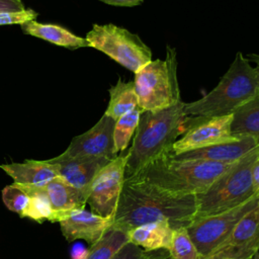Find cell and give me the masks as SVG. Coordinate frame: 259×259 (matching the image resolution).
Segmentation results:
<instances>
[{
    "mask_svg": "<svg viewBox=\"0 0 259 259\" xmlns=\"http://www.w3.org/2000/svg\"><path fill=\"white\" fill-rule=\"evenodd\" d=\"M125 165L126 150L119 153L96 174L87 198L92 212L113 219L125 180Z\"/></svg>",
    "mask_w": 259,
    "mask_h": 259,
    "instance_id": "cell-9",
    "label": "cell"
},
{
    "mask_svg": "<svg viewBox=\"0 0 259 259\" xmlns=\"http://www.w3.org/2000/svg\"><path fill=\"white\" fill-rule=\"evenodd\" d=\"M252 184L255 193L259 194V155L252 168Z\"/></svg>",
    "mask_w": 259,
    "mask_h": 259,
    "instance_id": "cell-31",
    "label": "cell"
},
{
    "mask_svg": "<svg viewBox=\"0 0 259 259\" xmlns=\"http://www.w3.org/2000/svg\"><path fill=\"white\" fill-rule=\"evenodd\" d=\"M252 259H259V252L258 253H256L254 256H253V258Z\"/></svg>",
    "mask_w": 259,
    "mask_h": 259,
    "instance_id": "cell-33",
    "label": "cell"
},
{
    "mask_svg": "<svg viewBox=\"0 0 259 259\" xmlns=\"http://www.w3.org/2000/svg\"><path fill=\"white\" fill-rule=\"evenodd\" d=\"M113 219L104 218L85 208L73 209L60 222L63 236L68 242L84 240L90 246L96 243L111 227Z\"/></svg>",
    "mask_w": 259,
    "mask_h": 259,
    "instance_id": "cell-13",
    "label": "cell"
},
{
    "mask_svg": "<svg viewBox=\"0 0 259 259\" xmlns=\"http://www.w3.org/2000/svg\"><path fill=\"white\" fill-rule=\"evenodd\" d=\"M258 209H259V204H258Z\"/></svg>",
    "mask_w": 259,
    "mask_h": 259,
    "instance_id": "cell-34",
    "label": "cell"
},
{
    "mask_svg": "<svg viewBox=\"0 0 259 259\" xmlns=\"http://www.w3.org/2000/svg\"><path fill=\"white\" fill-rule=\"evenodd\" d=\"M259 155V146L236 162L204 192L195 195L196 211L193 220L233 208L255 194L252 168Z\"/></svg>",
    "mask_w": 259,
    "mask_h": 259,
    "instance_id": "cell-5",
    "label": "cell"
},
{
    "mask_svg": "<svg viewBox=\"0 0 259 259\" xmlns=\"http://www.w3.org/2000/svg\"><path fill=\"white\" fill-rule=\"evenodd\" d=\"M258 94L254 67L238 52L219 84L200 99L184 103L183 111L186 115L202 118L229 115Z\"/></svg>",
    "mask_w": 259,
    "mask_h": 259,
    "instance_id": "cell-4",
    "label": "cell"
},
{
    "mask_svg": "<svg viewBox=\"0 0 259 259\" xmlns=\"http://www.w3.org/2000/svg\"><path fill=\"white\" fill-rule=\"evenodd\" d=\"M128 242V232L111 226L96 243L90 246L85 259H112Z\"/></svg>",
    "mask_w": 259,
    "mask_h": 259,
    "instance_id": "cell-22",
    "label": "cell"
},
{
    "mask_svg": "<svg viewBox=\"0 0 259 259\" xmlns=\"http://www.w3.org/2000/svg\"><path fill=\"white\" fill-rule=\"evenodd\" d=\"M251 58L256 63V66L254 67V70H255V73H256V79H257V83H258V86H259V56L258 55H251Z\"/></svg>",
    "mask_w": 259,
    "mask_h": 259,
    "instance_id": "cell-32",
    "label": "cell"
},
{
    "mask_svg": "<svg viewBox=\"0 0 259 259\" xmlns=\"http://www.w3.org/2000/svg\"><path fill=\"white\" fill-rule=\"evenodd\" d=\"M195 211V195L172 194L128 177L123 182L111 226L130 232L145 224L166 221L178 230L193 221Z\"/></svg>",
    "mask_w": 259,
    "mask_h": 259,
    "instance_id": "cell-1",
    "label": "cell"
},
{
    "mask_svg": "<svg viewBox=\"0 0 259 259\" xmlns=\"http://www.w3.org/2000/svg\"><path fill=\"white\" fill-rule=\"evenodd\" d=\"M232 120L233 114L210 118L196 117L194 123L183 134L182 138L174 142L169 153L177 155L240 139L241 137L232 134Z\"/></svg>",
    "mask_w": 259,
    "mask_h": 259,
    "instance_id": "cell-10",
    "label": "cell"
},
{
    "mask_svg": "<svg viewBox=\"0 0 259 259\" xmlns=\"http://www.w3.org/2000/svg\"><path fill=\"white\" fill-rule=\"evenodd\" d=\"M21 0H0V12H12L24 10Z\"/></svg>",
    "mask_w": 259,
    "mask_h": 259,
    "instance_id": "cell-29",
    "label": "cell"
},
{
    "mask_svg": "<svg viewBox=\"0 0 259 259\" xmlns=\"http://www.w3.org/2000/svg\"><path fill=\"white\" fill-rule=\"evenodd\" d=\"M16 184L38 185L59 176L57 166L54 163L36 160H26L22 163L0 165Z\"/></svg>",
    "mask_w": 259,
    "mask_h": 259,
    "instance_id": "cell-17",
    "label": "cell"
},
{
    "mask_svg": "<svg viewBox=\"0 0 259 259\" xmlns=\"http://www.w3.org/2000/svg\"><path fill=\"white\" fill-rule=\"evenodd\" d=\"M234 164L177 160L166 153L131 177L148 182L172 194L197 195L204 192Z\"/></svg>",
    "mask_w": 259,
    "mask_h": 259,
    "instance_id": "cell-3",
    "label": "cell"
},
{
    "mask_svg": "<svg viewBox=\"0 0 259 259\" xmlns=\"http://www.w3.org/2000/svg\"><path fill=\"white\" fill-rule=\"evenodd\" d=\"M17 185L29 195V202L21 214V218H27L37 223H42L45 221L53 223L57 222L56 213L50 201L42 193L35 190L31 185Z\"/></svg>",
    "mask_w": 259,
    "mask_h": 259,
    "instance_id": "cell-23",
    "label": "cell"
},
{
    "mask_svg": "<svg viewBox=\"0 0 259 259\" xmlns=\"http://www.w3.org/2000/svg\"><path fill=\"white\" fill-rule=\"evenodd\" d=\"M31 186L48 198L59 223L65 220L71 210L84 208L87 203L88 196L60 176L46 183Z\"/></svg>",
    "mask_w": 259,
    "mask_h": 259,
    "instance_id": "cell-15",
    "label": "cell"
},
{
    "mask_svg": "<svg viewBox=\"0 0 259 259\" xmlns=\"http://www.w3.org/2000/svg\"><path fill=\"white\" fill-rule=\"evenodd\" d=\"M166 259H199L197 249L188 236L186 228L174 231Z\"/></svg>",
    "mask_w": 259,
    "mask_h": 259,
    "instance_id": "cell-25",
    "label": "cell"
},
{
    "mask_svg": "<svg viewBox=\"0 0 259 259\" xmlns=\"http://www.w3.org/2000/svg\"><path fill=\"white\" fill-rule=\"evenodd\" d=\"M259 250L258 206L247 213L230 235L200 259H252Z\"/></svg>",
    "mask_w": 259,
    "mask_h": 259,
    "instance_id": "cell-11",
    "label": "cell"
},
{
    "mask_svg": "<svg viewBox=\"0 0 259 259\" xmlns=\"http://www.w3.org/2000/svg\"><path fill=\"white\" fill-rule=\"evenodd\" d=\"M48 161L57 166L60 177L88 196L96 174L111 160L102 158L59 159L55 157Z\"/></svg>",
    "mask_w": 259,
    "mask_h": 259,
    "instance_id": "cell-16",
    "label": "cell"
},
{
    "mask_svg": "<svg viewBox=\"0 0 259 259\" xmlns=\"http://www.w3.org/2000/svg\"><path fill=\"white\" fill-rule=\"evenodd\" d=\"M141 112L142 110L139 107H137L124 113L115 120L113 131V142L114 152L117 155L126 150L128 143L131 142L138 127Z\"/></svg>",
    "mask_w": 259,
    "mask_h": 259,
    "instance_id": "cell-24",
    "label": "cell"
},
{
    "mask_svg": "<svg viewBox=\"0 0 259 259\" xmlns=\"http://www.w3.org/2000/svg\"><path fill=\"white\" fill-rule=\"evenodd\" d=\"M115 120L105 114L87 132L72 139L69 147L59 155V159L102 158L114 159L113 131Z\"/></svg>",
    "mask_w": 259,
    "mask_h": 259,
    "instance_id": "cell-12",
    "label": "cell"
},
{
    "mask_svg": "<svg viewBox=\"0 0 259 259\" xmlns=\"http://www.w3.org/2000/svg\"><path fill=\"white\" fill-rule=\"evenodd\" d=\"M181 100L162 110L142 111L132 147L126 150L125 178L138 173L143 167L169 153L178 136L184 134L195 121L186 115Z\"/></svg>",
    "mask_w": 259,
    "mask_h": 259,
    "instance_id": "cell-2",
    "label": "cell"
},
{
    "mask_svg": "<svg viewBox=\"0 0 259 259\" xmlns=\"http://www.w3.org/2000/svg\"><path fill=\"white\" fill-rule=\"evenodd\" d=\"M259 146L258 142L249 136L238 140L196 149L177 155L170 154L177 160H201L221 164H234Z\"/></svg>",
    "mask_w": 259,
    "mask_h": 259,
    "instance_id": "cell-14",
    "label": "cell"
},
{
    "mask_svg": "<svg viewBox=\"0 0 259 259\" xmlns=\"http://www.w3.org/2000/svg\"><path fill=\"white\" fill-rule=\"evenodd\" d=\"M174 229L166 221H158L134 228L128 232L130 242L147 250H169Z\"/></svg>",
    "mask_w": 259,
    "mask_h": 259,
    "instance_id": "cell-18",
    "label": "cell"
},
{
    "mask_svg": "<svg viewBox=\"0 0 259 259\" xmlns=\"http://www.w3.org/2000/svg\"><path fill=\"white\" fill-rule=\"evenodd\" d=\"M259 204V194L255 193L243 203L212 215L193 220L186 231L195 245L199 259L220 245L239 222Z\"/></svg>",
    "mask_w": 259,
    "mask_h": 259,
    "instance_id": "cell-8",
    "label": "cell"
},
{
    "mask_svg": "<svg viewBox=\"0 0 259 259\" xmlns=\"http://www.w3.org/2000/svg\"><path fill=\"white\" fill-rule=\"evenodd\" d=\"M167 256V250L147 251L132 242H128L112 259H166Z\"/></svg>",
    "mask_w": 259,
    "mask_h": 259,
    "instance_id": "cell-27",
    "label": "cell"
},
{
    "mask_svg": "<svg viewBox=\"0 0 259 259\" xmlns=\"http://www.w3.org/2000/svg\"><path fill=\"white\" fill-rule=\"evenodd\" d=\"M85 38L89 47L104 53L133 73L152 61L151 49L138 34L112 23L93 24Z\"/></svg>",
    "mask_w": 259,
    "mask_h": 259,
    "instance_id": "cell-7",
    "label": "cell"
},
{
    "mask_svg": "<svg viewBox=\"0 0 259 259\" xmlns=\"http://www.w3.org/2000/svg\"><path fill=\"white\" fill-rule=\"evenodd\" d=\"M105 4L118 7H134L142 4L144 0H99Z\"/></svg>",
    "mask_w": 259,
    "mask_h": 259,
    "instance_id": "cell-30",
    "label": "cell"
},
{
    "mask_svg": "<svg viewBox=\"0 0 259 259\" xmlns=\"http://www.w3.org/2000/svg\"><path fill=\"white\" fill-rule=\"evenodd\" d=\"M231 131L236 137H252L259 144V94L233 113Z\"/></svg>",
    "mask_w": 259,
    "mask_h": 259,
    "instance_id": "cell-21",
    "label": "cell"
},
{
    "mask_svg": "<svg viewBox=\"0 0 259 259\" xmlns=\"http://www.w3.org/2000/svg\"><path fill=\"white\" fill-rule=\"evenodd\" d=\"M2 199L9 210L18 213L21 217L29 202V195L16 183H13L3 188Z\"/></svg>",
    "mask_w": 259,
    "mask_h": 259,
    "instance_id": "cell-26",
    "label": "cell"
},
{
    "mask_svg": "<svg viewBox=\"0 0 259 259\" xmlns=\"http://www.w3.org/2000/svg\"><path fill=\"white\" fill-rule=\"evenodd\" d=\"M138 105L142 111L168 108L180 99L175 48L166 47L165 60L157 59L135 73Z\"/></svg>",
    "mask_w": 259,
    "mask_h": 259,
    "instance_id": "cell-6",
    "label": "cell"
},
{
    "mask_svg": "<svg viewBox=\"0 0 259 259\" xmlns=\"http://www.w3.org/2000/svg\"><path fill=\"white\" fill-rule=\"evenodd\" d=\"M108 92L109 102L104 114L114 120L124 113L139 107L134 81L124 82L121 78H118L116 84L111 86Z\"/></svg>",
    "mask_w": 259,
    "mask_h": 259,
    "instance_id": "cell-20",
    "label": "cell"
},
{
    "mask_svg": "<svg viewBox=\"0 0 259 259\" xmlns=\"http://www.w3.org/2000/svg\"><path fill=\"white\" fill-rule=\"evenodd\" d=\"M37 12L32 9H24L21 11L0 12V25L8 24H23L28 21L35 20Z\"/></svg>",
    "mask_w": 259,
    "mask_h": 259,
    "instance_id": "cell-28",
    "label": "cell"
},
{
    "mask_svg": "<svg viewBox=\"0 0 259 259\" xmlns=\"http://www.w3.org/2000/svg\"><path fill=\"white\" fill-rule=\"evenodd\" d=\"M22 31L25 34L32 35L45 39L51 44L68 48V49H79L89 47V42L85 37L78 36L68 29L51 23H40L35 20L25 22L20 25Z\"/></svg>",
    "mask_w": 259,
    "mask_h": 259,
    "instance_id": "cell-19",
    "label": "cell"
}]
</instances>
